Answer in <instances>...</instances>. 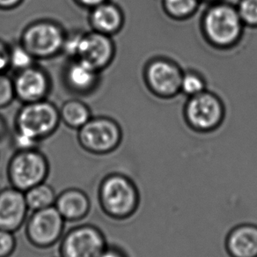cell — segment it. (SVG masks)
I'll list each match as a JSON object with an SVG mask.
<instances>
[{
  "mask_svg": "<svg viewBox=\"0 0 257 257\" xmlns=\"http://www.w3.org/2000/svg\"><path fill=\"white\" fill-rule=\"evenodd\" d=\"M65 38L60 25L50 21H40L26 28L21 43L35 58H50L63 50Z\"/></svg>",
  "mask_w": 257,
  "mask_h": 257,
  "instance_id": "8",
  "label": "cell"
},
{
  "mask_svg": "<svg viewBox=\"0 0 257 257\" xmlns=\"http://www.w3.org/2000/svg\"><path fill=\"white\" fill-rule=\"evenodd\" d=\"M54 206L65 221H79L89 213V197L80 189H66L57 196Z\"/></svg>",
  "mask_w": 257,
  "mask_h": 257,
  "instance_id": "14",
  "label": "cell"
},
{
  "mask_svg": "<svg viewBox=\"0 0 257 257\" xmlns=\"http://www.w3.org/2000/svg\"><path fill=\"white\" fill-rule=\"evenodd\" d=\"M225 105L221 99L208 90L189 97L184 107L185 121L190 128L198 133L217 130L225 120Z\"/></svg>",
  "mask_w": 257,
  "mask_h": 257,
  "instance_id": "6",
  "label": "cell"
},
{
  "mask_svg": "<svg viewBox=\"0 0 257 257\" xmlns=\"http://www.w3.org/2000/svg\"><path fill=\"white\" fill-rule=\"evenodd\" d=\"M122 133L114 119L105 116L91 117L79 128L78 140L84 150L97 155L109 154L121 144Z\"/></svg>",
  "mask_w": 257,
  "mask_h": 257,
  "instance_id": "7",
  "label": "cell"
},
{
  "mask_svg": "<svg viewBox=\"0 0 257 257\" xmlns=\"http://www.w3.org/2000/svg\"><path fill=\"white\" fill-rule=\"evenodd\" d=\"M24 193L28 207L33 211L53 206L57 198L53 188L45 182L34 186Z\"/></svg>",
  "mask_w": 257,
  "mask_h": 257,
  "instance_id": "19",
  "label": "cell"
},
{
  "mask_svg": "<svg viewBox=\"0 0 257 257\" xmlns=\"http://www.w3.org/2000/svg\"><path fill=\"white\" fill-rule=\"evenodd\" d=\"M49 172V161L37 148L17 151L8 164V178L12 187L23 192L45 182Z\"/></svg>",
  "mask_w": 257,
  "mask_h": 257,
  "instance_id": "5",
  "label": "cell"
},
{
  "mask_svg": "<svg viewBox=\"0 0 257 257\" xmlns=\"http://www.w3.org/2000/svg\"><path fill=\"white\" fill-rule=\"evenodd\" d=\"M206 81L204 77L195 71L183 72L181 85V93L186 96L192 97L203 93L206 89Z\"/></svg>",
  "mask_w": 257,
  "mask_h": 257,
  "instance_id": "21",
  "label": "cell"
},
{
  "mask_svg": "<svg viewBox=\"0 0 257 257\" xmlns=\"http://www.w3.org/2000/svg\"><path fill=\"white\" fill-rule=\"evenodd\" d=\"M23 0H0V9L9 10L22 4Z\"/></svg>",
  "mask_w": 257,
  "mask_h": 257,
  "instance_id": "29",
  "label": "cell"
},
{
  "mask_svg": "<svg viewBox=\"0 0 257 257\" xmlns=\"http://www.w3.org/2000/svg\"><path fill=\"white\" fill-rule=\"evenodd\" d=\"M90 22L94 31L112 36L121 30L124 15L118 6L107 1L92 9Z\"/></svg>",
  "mask_w": 257,
  "mask_h": 257,
  "instance_id": "15",
  "label": "cell"
},
{
  "mask_svg": "<svg viewBox=\"0 0 257 257\" xmlns=\"http://www.w3.org/2000/svg\"><path fill=\"white\" fill-rule=\"evenodd\" d=\"M35 59L29 50L22 46V43L10 47V67L17 72L35 65Z\"/></svg>",
  "mask_w": 257,
  "mask_h": 257,
  "instance_id": "22",
  "label": "cell"
},
{
  "mask_svg": "<svg viewBox=\"0 0 257 257\" xmlns=\"http://www.w3.org/2000/svg\"><path fill=\"white\" fill-rule=\"evenodd\" d=\"M99 72L89 64L73 59L65 71V81L77 93H88L96 86Z\"/></svg>",
  "mask_w": 257,
  "mask_h": 257,
  "instance_id": "17",
  "label": "cell"
},
{
  "mask_svg": "<svg viewBox=\"0 0 257 257\" xmlns=\"http://www.w3.org/2000/svg\"><path fill=\"white\" fill-rule=\"evenodd\" d=\"M99 257H126V255L117 246H107Z\"/></svg>",
  "mask_w": 257,
  "mask_h": 257,
  "instance_id": "28",
  "label": "cell"
},
{
  "mask_svg": "<svg viewBox=\"0 0 257 257\" xmlns=\"http://www.w3.org/2000/svg\"><path fill=\"white\" fill-rule=\"evenodd\" d=\"M6 130H7L6 121H5L4 118L0 116V139H2V137L6 134Z\"/></svg>",
  "mask_w": 257,
  "mask_h": 257,
  "instance_id": "31",
  "label": "cell"
},
{
  "mask_svg": "<svg viewBox=\"0 0 257 257\" xmlns=\"http://www.w3.org/2000/svg\"><path fill=\"white\" fill-rule=\"evenodd\" d=\"M236 8L244 26L257 28V0H239Z\"/></svg>",
  "mask_w": 257,
  "mask_h": 257,
  "instance_id": "23",
  "label": "cell"
},
{
  "mask_svg": "<svg viewBox=\"0 0 257 257\" xmlns=\"http://www.w3.org/2000/svg\"><path fill=\"white\" fill-rule=\"evenodd\" d=\"M201 0H162L166 15L175 21H185L197 13Z\"/></svg>",
  "mask_w": 257,
  "mask_h": 257,
  "instance_id": "20",
  "label": "cell"
},
{
  "mask_svg": "<svg viewBox=\"0 0 257 257\" xmlns=\"http://www.w3.org/2000/svg\"><path fill=\"white\" fill-rule=\"evenodd\" d=\"M29 211L23 191L14 187L0 191V229L18 231L25 224Z\"/></svg>",
  "mask_w": 257,
  "mask_h": 257,
  "instance_id": "13",
  "label": "cell"
},
{
  "mask_svg": "<svg viewBox=\"0 0 257 257\" xmlns=\"http://www.w3.org/2000/svg\"><path fill=\"white\" fill-rule=\"evenodd\" d=\"M10 68V47L0 40V73Z\"/></svg>",
  "mask_w": 257,
  "mask_h": 257,
  "instance_id": "27",
  "label": "cell"
},
{
  "mask_svg": "<svg viewBox=\"0 0 257 257\" xmlns=\"http://www.w3.org/2000/svg\"><path fill=\"white\" fill-rule=\"evenodd\" d=\"M38 141L34 140L30 137L27 136L23 133L15 132L14 137V144H15L16 149L18 151L29 150V149H35L37 148Z\"/></svg>",
  "mask_w": 257,
  "mask_h": 257,
  "instance_id": "26",
  "label": "cell"
},
{
  "mask_svg": "<svg viewBox=\"0 0 257 257\" xmlns=\"http://www.w3.org/2000/svg\"><path fill=\"white\" fill-rule=\"evenodd\" d=\"M50 79L43 69L33 65L20 71L14 79L15 97L24 103L45 100L50 91Z\"/></svg>",
  "mask_w": 257,
  "mask_h": 257,
  "instance_id": "12",
  "label": "cell"
},
{
  "mask_svg": "<svg viewBox=\"0 0 257 257\" xmlns=\"http://www.w3.org/2000/svg\"><path fill=\"white\" fill-rule=\"evenodd\" d=\"M202 1H204V2H211V3H215V2H217L218 0H201V2Z\"/></svg>",
  "mask_w": 257,
  "mask_h": 257,
  "instance_id": "32",
  "label": "cell"
},
{
  "mask_svg": "<svg viewBox=\"0 0 257 257\" xmlns=\"http://www.w3.org/2000/svg\"><path fill=\"white\" fill-rule=\"evenodd\" d=\"M16 248V239L14 232L0 229V257H9Z\"/></svg>",
  "mask_w": 257,
  "mask_h": 257,
  "instance_id": "25",
  "label": "cell"
},
{
  "mask_svg": "<svg viewBox=\"0 0 257 257\" xmlns=\"http://www.w3.org/2000/svg\"><path fill=\"white\" fill-rule=\"evenodd\" d=\"M63 50L69 57L89 64L98 72L111 64L115 53L110 36L94 30L66 36Z\"/></svg>",
  "mask_w": 257,
  "mask_h": 257,
  "instance_id": "3",
  "label": "cell"
},
{
  "mask_svg": "<svg viewBox=\"0 0 257 257\" xmlns=\"http://www.w3.org/2000/svg\"><path fill=\"white\" fill-rule=\"evenodd\" d=\"M244 27L236 7L224 2L212 3L201 20L204 39L218 50L236 46L242 37Z\"/></svg>",
  "mask_w": 257,
  "mask_h": 257,
  "instance_id": "1",
  "label": "cell"
},
{
  "mask_svg": "<svg viewBox=\"0 0 257 257\" xmlns=\"http://www.w3.org/2000/svg\"><path fill=\"white\" fill-rule=\"evenodd\" d=\"M183 71L175 61L156 57L147 63L144 79L148 89L161 99H171L181 93Z\"/></svg>",
  "mask_w": 257,
  "mask_h": 257,
  "instance_id": "9",
  "label": "cell"
},
{
  "mask_svg": "<svg viewBox=\"0 0 257 257\" xmlns=\"http://www.w3.org/2000/svg\"><path fill=\"white\" fill-rule=\"evenodd\" d=\"M64 223L65 220L54 205L33 211L27 220L26 236L33 246L50 247L63 237Z\"/></svg>",
  "mask_w": 257,
  "mask_h": 257,
  "instance_id": "10",
  "label": "cell"
},
{
  "mask_svg": "<svg viewBox=\"0 0 257 257\" xmlns=\"http://www.w3.org/2000/svg\"><path fill=\"white\" fill-rule=\"evenodd\" d=\"M226 248L232 257H257V226H237L229 233Z\"/></svg>",
  "mask_w": 257,
  "mask_h": 257,
  "instance_id": "16",
  "label": "cell"
},
{
  "mask_svg": "<svg viewBox=\"0 0 257 257\" xmlns=\"http://www.w3.org/2000/svg\"><path fill=\"white\" fill-rule=\"evenodd\" d=\"M80 6L84 8H88L93 9L99 5L107 2V0H76Z\"/></svg>",
  "mask_w": 257,
  "mask_h": 257,
  "instance_id": "30",
  "label": "cell"
},
{
  "mask_svg": "<svg viewBox=\"0 0 257 257\" xmlns=\"http://www.w3.org/2000/svg\"><path fill=\"white\" fill-rule=\"evenodd\" d=\"M107 246L100 229L92 225H79L62 237L61 257H99Z\"/></svg>",
  "mask_w": 257,
  "mask_h": 257,
  "instance_id": "11",
  "label": "cell"
},
{
  "mask_svg": "<svg viewBox=\"0 0 257 257\" xmlns=\"http://www.w3.org/2000/svg\"><path fill=\"white\" fill-rule=\"evenodd\" d=\"M59 114L64 124L78 130L86 124L91 118L89 107L79 100H70L64 102L59 110Z\"/></svg>",
  "mask_w": 257,
  "mask_h": 257,
  "instance_id": "18",
  "label": "cell"
},
{
  "mask_svg": "<svg viewBox=\"0 0 257 257\" xmlns=\"http://www.w3.org/2000/svg\"><path fill=\"white\" fill-rule=\"evenodd\" d=\"M59 110L46 100L24 104L15 119L16 131L40 142L52 135L60 122Z\"/></svg>",
  "mask_w": 257,
  "mask_h": 257,
  "instance_id": "4",
  "label": "cell"
},
{
  "mask_svg": "<svg viewBox=\"0 0 257 257\" xmlns=\"http://www.w3.org/2000/svg\"><path fill=\"white\" fill-rule=\"evenodd\" d=\"M98 194L102 211L114 219L131 217L140 204L135 184L127 176L119 174L106 176L100 183Z\"/></svg>",
  "mask_w": 257,
  "mask_h": 257,
  "instance_id": "2",
  "label": "cell"
},
{
  "mask_svg": "<svg viewBox=\"0 0 257 257\" xmlns=\"http://www.w3.org/2000/svg\"><path fill=\"white\" fill-rule=\"evenodd\" d=\"M15 98L14 80L0 73V108L8 106Z\"/></svg>",
  "mask_w": 257,
  "mask_h": 257,
  "instance_id": "24",
  "label": "cell"
}]
</instances>
